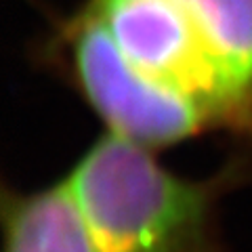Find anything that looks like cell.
<instances>
[{"label":"cell","mask_w":252,"mask_h":252,"mask_svg":"<svg viewBox=\"0 0 252 252\" xmlns=\"http://www.w3.org/2000/svg\"><path fill=\"white\" fill-rule=\"evenodd\" d=\"M97 252H208L212 189L181 179L149 147L101 137L65 179Z\"/></svg>","instance_id":"obj_1"},{"label":"cell","mask_w":252,"mask_h":252,"mask_svg":"<svg viewBox=\"0 0 252 252\" xmlns=\"http://www.w3.org/2000/svg\"><path fill=\"white\" fill-rule=\"evenodd\" d=\"M89 9L141 72L195 101L212 122H252V94L179 0H93Z\"/></svg>","instance_id":"obj_2"},{"label":"cell","mask_w":252,"mask_h":252,"mask_svg":"<svg viewBox=\"0 0 252 252\" xmlns=\"http://www.w3.org/2000/svg\"><path fill=\"white\" fill-rule=\"evenodd\" d=\"M72 63L107 132L132 143L149 149L172 145L212 122L195 101L141 72L91 9L72 30Z\"/></svg>","instance_id":"obj_3"},{"label":"cell","mask_w":252,"mask_h":252,"mask_svg":"<svg viewBox=\"0 0 252 252\" xmlns=\"http://www.w3.org/2000/svg\"><path fill=\"white\" fill-rule=\"evenodd\" d=\"M4 252H97L65 181L6 202Z\"/></svg>","instance_id":"obj_4"},{"label":"cell","mask_w":252,"mask_h":252,"mask_svg":"<svg viewBox=\"0 0 252 252\" xmlns=\"http://www.w3.org/2000/svg\"><path fill=\"white\" fill-rule=\"evenodd\" d=\"M204 38L252 94V0H179Z\"/></svg>","instance_id":"obj_5"}]
</instances>
